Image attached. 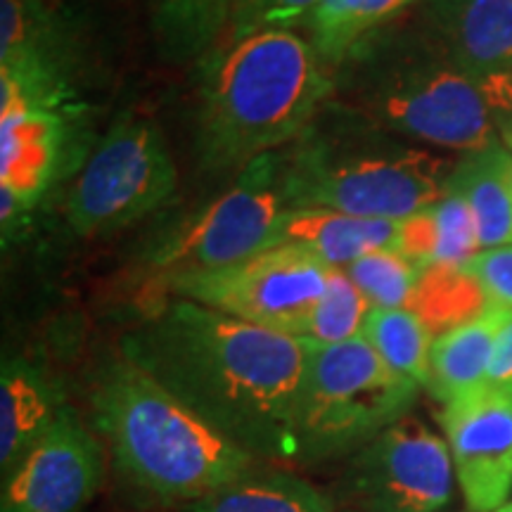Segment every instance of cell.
Returning <instances> with one entry per match:
<instances>
[{
    "instance_id": "3",
    "label": "cell",
    "mask_w": 512,
    "mask_h": 512,
    "mask_svg": "<svg viewBox=\"0 0 512 512\" xmlns=\"http://www.w3.org/2000/svg\"><path fill=\"white\" fill-rule=\"evenodd\" d=\"M93 418L119 470L162 501H200L259 470V458L126 356L95 384Z\"/></svg>"
},
{
    "instance_id": "12",
    "label": "cell",
    "mask_w": 512,
    "mask_h": 512,
    "mask_svg": "<svg viewBox=\"0 0 512 512\" xmlns=\"http://www.w3.org/2000/svg\"><path fill=\"white\" fill-rule=\"evenodd\" d=\"M102 479V446L74 411L62 408L53 427L5 477L3 512H81Z\"/></svg>"
},
{
    "instance_id": "25",
    "label": "cell",
    "mask_w": 512,
    "mask_h": 512,
    "mask_svg": "<svg viewBox=\"0 0 512 512\" xmlns=\"http://www.w3.org/2000/svg\"><path fill=\"white\" fill-rule=\"evenodd\" d=\"M344 271L373 309H408L422 275V268L399 249H375Z\"/></svg>"
},
{
    "instance_id": "15",
    "label": "cell",
    "mask_w": 512,
    "mask_h": 512,
    "mask_svg": "<svg viewBox=\"0 0 512 512\" xmlns=\"http://www.w3.org/2000/svg\"><path fill=\"white\" fill-rule=\"evenodd\" d=\"M60 394L41 370L5 358L0 370V467L8 477L62 413Z\"/></svg>"
},
{
    "instance_id": "11",
    "label": "cell",
    "mask_w": 512,
    "mask_h": 512,
    "mask_svg": "<svg viewBox=\"0 0 512 512\" xmlns=\"http://www.w3.org/2000/svg\"><path fill=\"white\" fill-rule=\"evenodd\" d=\"M441 425L465 503L496 512L512 494V399L503 387L484 384L444 403Z\"/></svg>"
},
{
    "instance_id": "13",
    "label": "cell",
    "mask_w": 512,
    "mask_h": 512,
    "mask_svg": "<svg viewBox=\"0 0 512 512\" xmlns=\"http://www.w3.org/2000/svg\"><path fill=\"white\" fill-rule=\"evenodd\" d=\"M69 114L43 107L0 110V219L3 235L41 200L62 164Z\"/></svg>"
},
{
    "instance_id": "14",
    "label": "cell",
    "mask_w": 512,
    "mask_h": 512,
    "mask_svg": "<svg viewBox=\"0 0 512 512\" xmlns=\"http://www.w3.org/2000/svg\"><path fill=\"white\" fill-rule=\"evenodd\" d=\"M430 41L477 79L512 76V0H422Z\"/></svg>"
},
{
    "instance_id": "22",
    "label": "cell",
    "mask_w": 512,
    "mask_h": 512,
    "mask_svg": "<svg viewBox=\"0 0 512 512\" xmlns=\"http://www.w3.org/2000/svg\"><path fill=\"white\" fill-rule=\"evenodd\" d=\"M330 496L302 477L259 472L192 501L190 512H337Z\"/></svg>"
},
{
    "instance_id": "7",
    "label": "cell",
    "mask_w": 512,
    "mask_h": 512,
    "mask_svg": "<svg viewBox=\"0 0 512 512\" xmlns=\"http://www.w3.org/2000/svg\"><path fill=\"white\" fill-rule=\"evenodd\" d=\"M176 185L162 131L136 114H121L76 176L64 216L81 238L107 235L162 207Z\"/></svg>"
},
{
    "instance_id": "32",
    "label": "cell",
    "mask_w": 512,
    "mask_h": 512,
    "mask_svg": "<svg viewBox=\"0 0 512 512\" xmlns=\"http://www.w3.org/2000/svg\"><path fill=\"white\" fill-rule=\"evenodd\" d=\"M503 389H505V392H508V394H510V399H512V382H510V384H505V387H503Z\"/></svg>"
},
{
    "instance_id": "6",
    "label": "cell",
    "mask_w": 512,
    "mask_h": 512,
    "mask_svg": "<svg viewBox=\"0 0 512 512\" xmlns=\"http://www.w3.org/2000/svg\"><path fill=\"white\" fill-rule=\"evenodd\" d=\"M306 342L294 403V460L349 456L406 418L420 387L394 373L366 337L339 344Z\"/></svg>"
},
{
    "instance_id": "23",
    "label": "cell",
    "mask_w": 512,
    "mask_h": 512,
    "mask_svg": "<svg viewBox=\"0 0 512 512\" xmlns=\"http://www.w3.org/2000/svg\"><path fill=\"white\" fill-rule=\"evenodd\" d=\"M361 335L394 373L427 389L434 337L418 313L413 309H373Z\"/></svg>"
},
{
    "instance_id": "17",
    "label": "cell",
    "mask_w": 512,
    "mask_h": 512,
    "mask_svg": "<svg viewBox=\"0 0 512 512\" xmlns=\"http://www.w3.org/2000/svg\"><path fill=\"white\" fill-rule=\"evenodd\" d=\"M448 192L470 207L482 249L512 245V155L503 140L460 157Z\"/></svg>"
},
{
    "instance_id": "18",
    "label": "cell",
    "mask_w": 512,
    "mask_h": 512,
    "mask_svg": "<svg viewBox=\"0 0 512 512\" xmlns=\"http://www.w3.org/2000/svg\"><path fill=\"white\" fill-rule=\"evenodd\" d=\"M401 221L361 219L330 209H290L283 242L311 249L328 266L344 268L375 249H396Z\"/></svg>"
},
{
    "instance_id": "1",
    "label": "cell",
    "mask_w": 512,
    "mask_h": 512,
    "mask_svg": "<svg viewBox=\"0 0 512 512\" xmlns=\"http://www.w3.org/2000/svg\"><path fill=\"white\" fill-rule=\"evenodd\" d=\"M126 358L254 458L294 463L306 342L171 299L126 339Z\"/></svg>"
},
{
    "instance_id": "30",
    "label": "cell",
    "mask_w": 512,
    "mask_h": 512,
    "mask_svg": "<svg viewBox=\"0 0 512 512\" xmlns=\"http://www.w3.org/2000/svg\"><path fill=\"white\" fill-rule=\"evenodd\" d=\"M501 140H503V145L508 147V152L512 155V114H508V117L501 121Z\"/></svg>"
},
{
    "instance_id": "33",
    "label": "cell",
    "mask_w": 512,
    "mask_h": 512,
    "mask_svg": "<svg viewBox=\"0 0 512 512\" xmlns=\"http://www.w3.org/2000/svg\"><path fill=\"white\" fill-rule=\"evenodd\" d=\"M235 3H238V0H235Z\"/></svg>"
},
{
    "instance_id": "10",
    "label": "cell",
    "mask_w": 512,
    "mask_h": 512,
    "mask_svg": "<svg viewBox=\"0 0 512 512\" xmlns=\"http://www.w3.org/2000/svg\"><path fill=\"white\" fill-rule=\"evenodd\" d=\"M453 484L451 448L406 415L351 456L342 494L351 512H439L451 503Z\"/></svg>"
},
{
    "instance_id": "5",
    "label": "cell",
    "mask_w": 512,
    "mask_h": 512,
    "mask_svg": "<svg viewBox=\"0 0 512 512\" xmlns=\"http://www.w3.org/2000/svg\"><path fill=\"white\" fill-rule=\"evenodd\" d=\"M451 171L448 159L420 147L309 138L285 166H275V181L292 209L401 221L439 202Z\"/></svg>"
},
{
    "instance_id": "9",
    "label": "cell",
    "mask_w": 512,
    "mask_h": 512,
    "mask_svg": "<svg viewBox=\"0 0 512 512\" xmlns=\"http://www.w3.org/2000/svg\"><path fill=\"white\" fill-rule=\"evenodd\" d=\"M290 204L275 181V164L268 155L240 174V183L169 235L152 266L166 280L238 264L249 256L283 245Z\"/></svg>"
},
{
    "instance_id": "16",
    "label": "cell",
    "mask_w": 512,
    "mask_h": 512,
    "mask_svg": "<svg viewBox=\"0 0 512 512\" xmlns=\"http://www.w3.org/2000/svg\"><path fill=\"white\" fill-rule=\"evenodd\" d=\"M510 316V311L486 306L475 318L441 332L434 339L430 354V384H427L434 399L448 403L489 384V368L498 332Z\"/></svg>"
},
{
    "instance_id": "26",
    "label": "cell",
    "mask_w": 512,
    "mask_h": 512,
    "mask_svg": "<svg viewBox=\"0 0 512 512\" xmlns=\"http://www.w3.org/2000/svg\"><path fill=\"white\" fill-rule=\"evenodd\" d=\"M373 306L354 285L344 268H332L328 287L320 302L313 306L302 339L318 344H339L361 337L368 313Z\"/></svg>"
},
{
    "instance_id": "2",
    "label": "cell",
    "mask_w": 512,
    "mask_h": 512,
    "mask_svg": "<svg viewBox=\"0 0 512 512\" xmlns=\"http://www.w3.org/2000/svg\"><path fill=\"white\" fill-rule=\"evenodd\" d=\"M335 79L311 41L261 31L219 43L204 57L197 157L209 171H245L299 138L330 98Z\"/></svg>"
},
{
    "instance_id": "8",
    "label": "cell",
    "mask_w": 512,
    "mask_h": 512,
    "mask_svg": "<svg viewBox=\"0 0 512 512\" xmlns=\"http://www.w3.org/2000/svg\"><path fill=\"white\" fill-rule=\"evenodd\" d=\"M311 249L283 242L238 264L166 280L176 297L259 328L302 337L330 271Z\"/></svg>"
},
{
    "instance_id": "4",
    "label": "cell",
    "mask_w": 512,
    "mask_h": 512,
    "mask_svg": "<svg viewBox=\"0 0 512 512\" xmlns=\"http://www.w3.org/2000/svg\"><path fill=\"white\" fill-rule=\"evenodd\" d=\"M430 50H377L358 67L354 105L375 126L444 150H484L512 114V76L477 79Z\"/></svg>"
},
{
    "instance_id": "27",
    "label": "cell",
    "mask_w": 512,
    "mask_h": 512,
    "mask_svg": "<svg viewBox=\"0 0 512 512\" xmlns=\"http://www.w3.org/2000/svg\"><path fill=\"white\" fill-rule=\"evenodd\" d=\"M323 0H238L230 15L223 43L261 34V31H292L306 24Z\"/></svg>"
},
{
    "instance_id": "19",
    "label": "cell",
    "mask_w": 512,
    "mask_h": 512,
    "mask_svg": "<svg viewBox=\"0 0 512 512\" xmlns=\"http://www.w3.org/2000/svg\"><path fill=\"white\" fill-rule=\"evenodd\" d=\"M396 249L425 271L432 266L465 268L482 245L470 207L456 192H446L439 202L401 219Z\"/></svg>"
},
{
    "instance_id": "20",
    "label": "cell",
    "mask_w": 512,
    "mask_h": 512,
    "mask_svg": "<svg viewBox=\"0 0 512 512\" xmlns=\"http://www.w3.org/2000/svg\"><path fill=\"white\" fill-rule=\"evenodd\" d=\"M235 0H155L152 29L169 62H195L214 53L226 36Z\"/></svg>"
},
{
    "instance_id": "21",
    "label": "cell",
    "mask_w": 512,
    "mask_h": 512,
    "mask_svg": "<svg viewBox=\"0 0 512 512\" xmlns=\"http://www.w3.org/2000/svg\"><path fill=\"white\" fill-rule=\"evenodd\" d=\"M422 0H323L309 17L311 46L328 67L347 62L358 46L368 43L396 15Z\"/></svg>"
},
{
    "instance_id": "29",
    "label": "cell",
    "mask_w": 512,
    "mask_h": 512,
    "mask_svg": "<svg viewBox=\"0 0 512 512\" xmlns=\"http://www.w3.org/2000/svg\"><path fill=\"white\" fill-rule=\"evenodd\" d=\"M512 382V316L505 320V325L498 332L494 358L489 368V384L505 387Z\"/></svg>"
},
{
    "instance_id": "28",
    "label": "cell",
    "mask_w": 512,
    "mask_h": 512,
    "mask_svg": "<svg viewBox=\"0 0 512 512\" xmlns=\"http://www.w3.org/2000/svg\"><path fill=\"white\" fill-rule=\"evenodd\" d=\"M465 268L482 287L486 306L512 313V245L482 249Z\"/></svg>"
},
{
    "instance_id": "31",
    "label": "cell",
    "mask_w": 512,
    "mask_h": 512,
    "mask_svg": "<svg viewBox=\"0 0 512 512\" xmlns=\"http://www.w3.org/2000/svg\"><path fill=\"white\" fill-rule=\"evenodd\" d=\"M496 512H512V501H510V503H505V505H501V508H498Z\"/></svg>"
},
{
    "instance_id": "24",
    "label": "cell",
    "mask_w": 512,
    "mask_h": 512,
    "mask_svg": "<svg viewBox=\"0 0 512 512\" xmlns=\"http://www.w3.org/2000/svg\"><path fill=\"white\" fill-rule=\"evenodd\" d=\"M408 309L418 313L430 325V330L439 328L446 332L482 313L486 299L482 287L467 273V268L432 266L422 271L418 290Z\"/></svg>"
}]
</instances>
